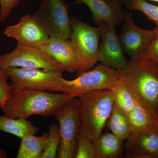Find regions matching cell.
<instances>
[{
    "label": "cell",
    "mask_w": 158,
    "mask_h": 158,
    "mask_svg": "<svg viewBox=\"0 0 158 158\" xmlns=\"http://www.w3.org/2000/svg\"><path fill=\"white\" fill-rule=\"evenodd\" d=\"M125 4L130 10H138L144 13L148 19L155 23V29L158 30V6L150 4L145 0H128Z\"/></svg>",
    "instance_id": "22"
},
{
    "label": "cell",
    "mask_w": 158,
    "mask_h": 158,
    "mask_svg": "<svg viewBox=\"0 0 158 158\" xmlns=\"http://www.w3.org/2000/svg\"><path fill=\"white\" fill-rule=\"evenodd\" d=\"M155 29L156 31V36L140 59L152 60L158 64V30Z\"/></svg>",
    "instance_id": "27"
},
{
    "label": "cell",
    "mask_w": 158,
    "mask_h": 158,
    "mask_svg": "<svg viewBox=\"0 0 158 158\" xmlns=\"http://www.w3.org/2000/svg\"><path fill=\"white\" fill-rule=\"evenodd\" d=\"M120 1L122 2L123 3H125L127 1H128V0H120Z\"/></svg>",
    "instance_id": "29"
},
{
    "label": "cell",
    "mask_w": 158,
    "mask_h": 158,
    "mask_svg": "<svg viewBox=\"0 0 158 158\" xmlns=\"http://www.w3.org/2000/svg\"><path fill=\"white\" fill-rule=\"evenodd\" d=\"M58 37H50L48 42L40 48L60 64L65 71L76 72V56L70 40Z\"/></svg>",
    "instance_id": "15"
},
{
    "label": "cell",
    "mask_w": 158,
    "mask_h": 158,
    "mask_svg": "<svg viewBox=\"0 0 158 158\" xmlns=\"http://www.w3.org/2000/svg\"><path fill=\"white\" fill-rule=\"evenodd\" d=\"M116 27L106 22L99 25L102 42L99 45L98 61L111 68L122 71L126 68L129 61L124 56Z\"/></svg>",
    "instance_id": "11"
},
{
    "label": "cell",
    "mask_w": 158,
    "mask_h": 158,
    "mask_svg": "<svg viewBox=\"0 0 158 158\" xmlns=\"http://www.w3.org/2000/svg\"><path fill=\"white\" fill-rule=\"evenodd\" d=\"M69 6L66 0H41L34 19L50 37L70 39L71 34Z\"/></svg>",
    "instance_id": "7"
},
{
    "label": "cell",
    "mask_w": 158,
    "mask_h": 158,
    "mask_svg": "<svg viewBox=\"0 0 158 158\" xmlns=\"http://www.w3.org/2000/svg\"><path fill=\"white\" fill-rule=\"evenodd\" d=\"M125 157L158 158V132L156 127L131 133L124 144Z\"/></svg>",
    "instance_id": "13"
},
{
    "label": "cell",
    "mask_w": 158,
    "mask_h": 158,
    "mask_svg": "<svg viewBox=\"0 0 158 158\" xmlns=\"http://www.w3.org/2000/svg\"><path fill=\"white\" fill-rule=\"evenodd\" d=\"M128 89L158 127V65L152 60H131L121 71Z\"/></svg>",
    "instance_id": "1"
},
{
    "label": "cell",
    "mask_w": 158,
    "mask_h": 158,
    "mask_svg": "<svg viewBox=\"0 0 158 158\" xmlns=\"http://www.w3.org/2000/svg\"><path fill=\"white\" fill-rule=\"evenodd\" d=\"M120 0H75L73 5L85 4L90 9L94 23L106 22L117 27L122 23L125 13Z\"/></svg>",
    "instance_id": "14"
},
{
    "label": "cell",
    "mask_w": 158,
    "mask_h": 158,
    "mask_svg": "<svg viewBox=\"0 0 158 158\" xmlns=\"http://www.w3.org/2000/svg\"><path fill=\"white\" fill-rule=\"evenodd\" d=\"M118 40L124 54L131 60L140 59L156 36V31L144 30L135 24L131 12H125Z\"/></svg>",
    "instance_id": "10"
},
{
    "label": "cell",
    "mask_w": 158,
    "mask_h": 158,
    "mask_svg": "<svg viewBox=\"0 0 158 158\" xmlns=\"http://www.w3.org/2000/svg\"><path fill=\"white\" fill-rule=\"evenodd\" d=\"M77 150L75 158H96L94 143L81 133L77 135Z\"/></svg>",
    "instance_id": "24"
},
{
    "label": "cell",
    "mask_w": 158,
    "mask_h": 158,
    "mask_svg": "<svg viewBox=\"0 0 158 158\" xmlns=\"http://www.w3.org/2000/svg\"></svg>",
    "instance_id": "32"
},
{
    "label": "cell",
    "mask_w": 158,
    "mask_h": 158,
    "mask_svg": "<svg viewBox=\"0 0 158 158\" xmlns=\"http://www.w3.org/2000/svg\"><path fill=\"white\" fill-rule=\"evenodd\" d=\"M13 89H28L57 92L62 85L63 73L40 69L9 67L3 69Z\"/></svg>",
    "instance_id": "8"
},
{
    "label": "cell",
    "mask_w": 158,
    "mask_h": 158,
    "mask_svg": "<svg viewBox=\"0 0 158 158\" xmlns=\"http://www.w3.org/2000/svg\"><path fill=\"white\" fill-rule=\"evenodd\" d=\"M48 140V134L36 136L34 134L22 138L17 158H40Z\"/></svg>",
    "instance_id": "19"
},
{
    "label": "cell",
    "mask_w": 158,
    "mask_h": 158,
    "mask_svg": "<svg viewBox=\"0 0 158 158\" xmlns=\"http://www.w3.org/2000/svg\"><path fill=\"white\" fill-rule=\"evenodd\" d=\"M111 133L125 141L131 134L127 114L114 102L106 124Z\"/></svg>",
    "instance_id": "18"
},
{
    "label": "cell",
    "mask_w": 158,
    "mask_h": 158,
    "mask_svg": "<svg viewBox=\"0 0 158 158\" xmlns=\"http://www.w3.org/2000/svg\"><path fill=\"white\" fill-rule=\"evenodd\" d=\"M21 0H0V21L6 20Z\"/></svg>",
    "instance_id": "26"
},
{
    "label": "cell",
    "mask_w": 158,
    "mask_h": 158,
    "mask_svg": "<svg viewBox=\"0 0 158 158\" xmlns=\"http://www.w3.org/2000/svg\"><path fill=\"white\" fill-rule=\"evenodd\" d=\"M60 138L59 126L55 123L51 125L49 128L47 144L40 158H57Z\"/></svg>",
    "instance_id": "23"
},
{
    "label": "cell",
    "mask_w": 158,
    "mask_h": 158,
    "mask_svg": "<svg viewBox=\"0 0 158 158\" xmlns=\"http://www.w3.org/2000/svg\"><path fill=\"white\" fill-rule=\"evenodd\" d=\"M70 40L76 56V76L89 70L98 61V27H94L75 17H70Z\"/></svg>",
    "instance_id": "4"
},
{
    "label": "cell",
    "mask_w": 158,
    "mask_h": 158,
    "mask_svg": "<svg viewBox=\"0 0 158 158\" xmlns=\"http://www.w3.org/2000/svg\"><path fill=\"white\" fill-rule=\"evenodd\" d=\"M124 141L112 133L102 134L95 143L96 158H117L122 153Z\"/></svg>",
    "instance_id": "16"
},
{
    "label": "cell",
    "mask_w": 158,
    "mask_h": 158,
    "mask_svg": "<svg viewBox=\"0 0 158 158\" xmlns=\"http://www.w3.org/2000/svg\"><path fill=\"white\" fill-rule=\"evenodd\" d=\"M156 128L158 132V127H156Z\"/></svg>",
    "instance_id": "31"
},
{
    "label": "cell",
    "mask_w": 158,
    "mask_h": 158,
    "mask_svg": "<svg viewBox=\"0 0 158 158\" xmlns=\"http://www.w3.org/2000/svg\"><path fill=\"white\" fill-rule=\"evenodd\" d=\"M7 153L3 149H0V158H7Z\"/></svg>",
    "instance_id": "28"
},
{
    "label": "cell",
    "mask_w": 158,
    "mask_h": 158,
    "mask_svg": "<svg viewBox=\"0 0 158 158\" xmlns=\"http://www.w3.org/2000/svg\"><path fill=\"white\" fill-rule=\"evenodd\" d=\"M113 91L114 102L127 114L133 110L138 103L127 87L122 74L120 81Z\"/></svg>",
    "instance_id": "21"
},
{
    "label": "cell",
    "mask_w": 158,
    "mask_h": 158,
    "mask_svg": "<svg viewBox=\"0 0 158 158\" xmlns=\"http://www.w3.org/2000/svg\"><path fill=\"white\" fill-rule=\"evenodd\" d=\"M122 74L121 71L101 63L92 70L83 73L73 80L63 79L59 92L77 97L93 90H113L120 81Z\"/></svg>",
    "instance_id": "5"
},
{
    "label": "cell",
    "mask_w": 158,
    "mask_h": 158,
    "mask_svg": "<svg viewBox=\"0 0 158 158\" xmlns=\"http://www.w3.org/2000/svg\"><path fill=\"white\" fill-rule=\"evenodd\" d=\"M12 67L40 69L62 73L65 71L41 49L18 44L10 52L0 55V69Z\"/></svg>",
    "instance_id": "9"
},
{
    "label": "cell",
    "mask_w": 158,
    "mask_h": 158,
    "mask_svg": "<svg viewBox=\"0 0 158 158\" xmlns=\"http://www.w3.org/2000/svg\"><path fill=\"white\" fill-rule=\"evenodd\" d=\"M4 34L9 38L17 41V44L41 48L49 39L50 37L33 15H26L19 22L8 26Z\"/></svg>",
    "instance_id": "12"
},
{
    "label": "cell",
    "mask_w": 158,
    "mask_h": 158,
    "mask_svg": "<svg viewBox=\"0 0 158 158\" xmlns=\"http://www.w3.org/2000/svg\"><path fill=\"white\" fill-rule=\"evenodd\" d=\"M149 1H153V2H158V0H149Z\"/></svg>",
    "instance_id": "30"
},
{
    "label": "cell",
    "mask_w": 158,
    "mask_h": 158,
    "mask_svg": "<svg viewBox=\"0 0 158 158\" xmlns=\"http://www.w3.org/2000/svg\"><path fill=\"white\" fill-rule=\"evenodd\" d=\"M73 97L69 94L52 93L45 90L12 88L2 110L9 118H27L33 115L53 116L57 109Z\"/></svg>",
    "instance_id": "2"
},
{
    "label": "cell",
    "mask_w": 158,
    "mask_h": 158,
    "mask_svg": "<svg viewBox=\"0 0 158 158\" xmlns=\"http://www.w3.org/2000/svg\"><path fill=\"white\" fill-rule=\"evenodd\" d=\"M0 130L22 139L29 135H35L38 128L27 118H11L3 115L0 116Z\"/></svg>",
    "instance_id": "17"
},
{
    "label": "cell",
    "mask_w": 158,
    "mask_h": 158,
    "mask_svg": "<svg viewBox=\"0 0 158 158\" xmlns=\"http://www.w3.org/2000/svg\"><path fill=\"white\" fill-rule=\"evenodd\" d=\"M59 123L60 142L57 158H73L77 150L80 130L78 98L73 97L59 107L54 116Z\"/></svg>",
    "instance_id": "6"
},
{
    "label": "cell",
    "mask_w": 158,
    "mask_h": 158,
    "mask_svg": "<svg viewBox=\"0 0 158 158\" xmlns=\"http://www.w3.org/2000/svg\"><path fill=\"white\" fill-rule=\"evenodd\" d=\"M78 98L79 133L95 144L106 124L114 103L113 91L93 90Z\"/></svg>",
    "instance_id": "3"
},
{
    "label": "cell",
    "mask_w": 158,
    "mask_h": 158,
    "mask_svg": "<svg viewBox=\"0 0 158 158\" xmlns=\"http://www.w3.org/2000/svg\"><path fill=\"white\" fill-rule=\"evenodd\" d=\"M131 133H135L153 127L154 123L147 110L137 103L127 114Z\"/></svg>",
    "instance_id": "20"
},
{
    "label": "cell",
    "mask_w": 158,
    "mask_h": 158,
    "mask_svg": "<svg viewBox=\"0 0 158 158\" xmlns=\"http://www.w3.org/2000/svg\"><path fill=\"white\" fill-rule=\"evenodd\" d=\"M8 79L2 69H0V107L4 109L11 95L12 88L7 81Z\"/></svg>",
    "instance_id": "25"
}]
</instances>
